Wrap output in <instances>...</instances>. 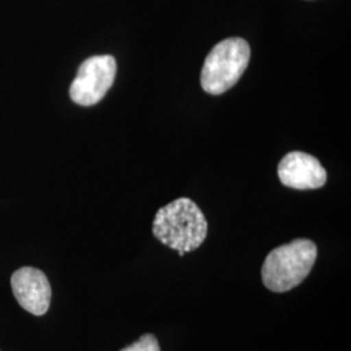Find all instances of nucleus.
Instances as JSON below:
<instances>
[{"label":"nucleus","mask_w":351,"mask_h":351,"mask_svg":"<svg viewBox=\"0 0 351 351\" xmlns=\"http://www.w3.org/2000/svg\"><path fill=\"white\" fill-rule=\"evenodd\" d=\"M208 223L201 208L189 198H178L155 216L152 233L169 249L185 254L197 250L207 237Z\"/></svg>","instance_id":"1"},{"label":"nucleus","mask_w":351,"mask_h":351,"mask_svg":"<svg viewBox=\"0 0 351 351\" xmlns=\"http://www.w3.org/2000/svg\"><path fill=\"white\" fill-rule=\"evenodd\" d=\"M317 258L311 239H298L271 251L262 265L264 287L274 293H285L298 287L310 275Z\"/></svg>","instance_id":"2"},{"label":"nucleus","mask_w":351,"mask_h":351,"mask_svg":"<svg viewBox=\"0 0 351 351\" xmlns=\"http://www.w3.org/2000/svg\"><path fill=\"white\" fill-rule=\"evenodd\" d=\"M250 56V46L242 38H226L217 43L202 68L203 90L211 95H220L233 88L245 73Z\"/></svg>","instance_id":"3"},{"label":"nucleus","mask_w":351,"mask_h":351,"mask_svg":"<svg viewBox=\"0 0 351 351\" xmlns=\"http://www.w3.org/2000/svg\"><path fill=\"white\" fill-rule=\"evenodd\" d=\"M117 64L111 55H97L80 65L71 88V99L78 106L90 107L104 98L114 82Z\"/></svg>","instance_id":"4"},{"label":"nucleus","mask_w":351,"mask_h":351,"mask_svg":"<svg viewBox=\"0 0 351 351\" xmlns=\"http://www.w3.org/2000/svg\"><path fill=\"white\" fill-rule=\"evenodd\" d=\"M282 185L297 190H313L324 186L326 171L320 162L310 154L291 151L285 155L277 168Z\"/></svg>","instance_id":"5"},{"label":"nucleus","mask_w":351,"mask_h":351,"mask_svg":"<svg viewBox=\"0 0 351 351\" xmlns=\"http://www.w3.org/2000/svg\"><path fill=\"white\" fill-rule=\"evenodd\" d=\"M11 284L16 300L27 313L42 316L49 311L51 285L40 269L23 267L13 274Z\"/></svg>","instance_id":"6"},{"label":"nucleus","mask_w":351,"mask_h":351,"mask_svg":"<svg viewBox=\"0 0 351 351\" xmlns=\"http://www.w3.org/2000/svg\"><path fill=\"white\" fill-rule=\"evenodd\" d=\"M120 351H162L159 346V341L154 335H143L141 339H137L134 343L128 346Z\"/></svg>","instance_id":"7"},{"label":"nucleus","mask_w":351,"mask_h":351,"mask_svg":"<svg viewBox=\"0 0 351 351\" xmlns=\"http://www.w3.org/2000/svg\"><path fill=\"white\" fill-rule=\"evenodd\" d=\"M178 255H180V256H184L185 252H184V251H178Z\"/></svg>","instance_id":"8"}]
</instances>
